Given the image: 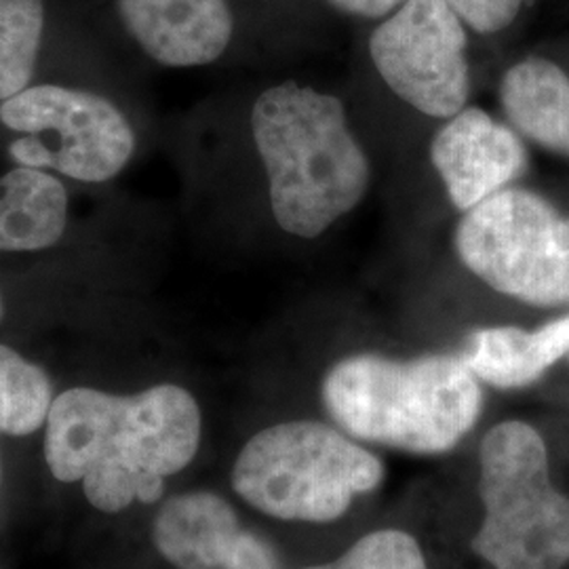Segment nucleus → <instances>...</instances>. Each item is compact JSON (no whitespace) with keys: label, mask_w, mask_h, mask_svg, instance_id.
Returning a JSON list of instances; mask_svg holds the SVG:
<instances>
[{"label":"nucleus","mask_w":569,"mask_h":569,"mask_svg":"<svg viewBox=\"0 0 569 569\" xmlns=\"http://www.w3.org/2000/svg\"><path fill=\"white\" fill-rule=\"evenodd\" d=\"M201 428L197 399L178 385L127 397L70 388L49 411L44 460L61 483L82 481L91 507L121 512L163 496L164 479L197 456Z\"/></svg>","instance_id":"f257e3e1"},{"label":"nucleus","mask_w":569,"mask_h":569,"mask_svg":"<svg viewBox=\"0 0 569 569\" xmlns=\"http://www.w3.org/2000/svg\"><path fill=\"white\" fill-rule=\"evenodd\" d=\"M0 319H2V296H0Z\"/></svg>","instance_id":"aec40b11"},{"label":"nucleus","mask_w":569,"mask_h":569,"mask_svg":"<svg viewBox=\"0 0 569 569\" xmlns=\"http://www.w3.org/2000/svg\"><path fill=\"white\" fill-rule=\"evenodd\" d=\"M249 124L272 218L289 237L315 241L363 203L373 169L338 96L279 82L258 96Z\"/></svg>","instance_id":"f03ea898"},{"label":"nucleus","mask_w":569,"mask_h":569,"mask_svg":"<svg viewBox=\"0 0 569 569\" xmlns=\"http://www.w3.org/2000/svg\"><path fill=\"white\" fill-rule=\"evenodd\" d=\"M119 13L143 53L167 68L220 60L234 32L228 0H119Z\"/></svg>","instance_id":"9b49d317"},{"label":"nucleus","mask_w":569,"mask_h":569,"mask_svg":"<svg viewBox=\"0 0 569 569\" xmlns=\"http://www.w3.org/2000/svg\"><path fill=\"white\" fill-rule=\"evenodd\" d=\"M428 157L458 213H467L515 186L529 164L523 138L509 122L470 103L441 121L428 146Z\"/></svg>","instance_id":"1a4fd4ad"},{"label":"nucleus","mask_w":569,"mask_h":569,"mask_svg":"<svg viewBox=\"0 0 569 569\" xmlns=\"http://www.w3.org/2000/svg\"><path fill=\"white\" fill-rule=\"evenodd\" d=\"M0 122L21 133L9 143L16 163L51 169L77 182L117 178L136 150L127 117L91 91L58 84L28 87L0 102Z\"/></svg>","instance_id":"0eeeda50"},{"label":"nucleus","mask_w":569,"mask_h":569,"mask_svg":"<svg viewBox=\"0 0 569 569\" xmlns=\"http://www.w3.org/2000/svg\"><path fill=\"white\" fill-rule=\"evenodd\" d=\"M321 399L352 439L437 456L475 428L483 390L460 352L411 359L357 352L327 369Z\"/></svg>","instance_id":"7ed1b4c3"},{"label":"nucleus","mask_w":569,"mask_h":569,"mask_svg":"<svg viewBox=\"0 0 569 569\" xmlns=\"http://www.w3.org/2000/svg\"><path fill=\"white\" fill-rule=\"evenodd\" d=\"M369 58L395 98L435 121L470 102L468 28L446 0H406L369 34Z\"/></svg>","instance_id":"6e6552de"},{"label":"nucleus","mask_w":569,"mask_h":569,"mask_svg":"<svg viewBox=\"0 0 569 569\" xmlns=\"http://www.w3.org/2000/svg\"><path fill=\"white\" fill-rule=\"evenodd\" d=\"M569 352V315L538 329L498 326L475 329L460 350L481 385L517 390L538 382Z\"/></svg>","instance_id":"f8f14e48"},{"label":"nucleus","mask_w":569,"mask_h":569,"mask_svg":"<svg viewBox=\"0 0 569 569\" xmlns=\"http://www.w3.org/2000/svg\"><path fill=\"white\" fill-rule=\"evenodd\" d=\"M42 0H0V102L28 89L41 49Z\"/></svg>","instance_id":"dca6fc26"},{"label":"nucleus","mask_w":569,"mask_h":569,"mask_svg":"<svg viewBox=\"0 0 569 569\" xmlns=\"http://www.w3.org/2000/svg\"><path fill=\"white\" fill-rule=\"evenodd\" d=\"M68 224V192L42 169L16 167L0 178V251H41Z\"/></svg>","instance_id":"4468645a"},{"label":"nucleus","mask_w":569,"mask_h":569,"mask_svg":"<svg viewBox=\"0 0 569 569\" xmlns=\"http://www.w3.org/2000/svg\"><path fill=\"white\" fill-rule=\"evenodd\" d=\"M336 11L367 21H382L406 0H326Z\"/></svg>","instance_id":"6ab92c4d"},{"label":"nucleus","mask_w":569,"mask_h":569,"mask_svg":"<svg viewBox=\"0 0 569 569\" xmlns=\"http://www.w3.org/2000/svg\"><path fill=\"white\" fill-rule=\"evenodd\" d=\"M510 127L531 143L569 159V74L547 58L512 63L498 87Z\"/></svg>","instance_id":"ddd939ff"},{"label":"nucleus","mask_w":569,"mask_h":569,"mask_svg":"<svg viewBox=\"0 0 569 569\" xmlns=\"http://www.w3.org/2000/svg\"><path fill=\"white\" fill-rule=\"evenodd\" d=\"M568 359H569V352H568Z\"/></svg>","instance_id":"412c9836"},{"label":"nucleus","mask_w":569,"mask_h":569,"mask_svg":"<svg viewBox=\"0 0 569 569\" xmlns=\"http://www.w3.org/2000/svg\"><path fill=\"white\" fill-rule=\"evenodd\" d=\"M483 523L472 550L493 569H563L569 563V498L552 486L549 451L528 422L489 428L479 446Z\"/></svg>","instance_id":"39448f33"},{"label":"nucleus","mask_w":569,"mask_h":569,"mask_svg":"<svg viewBox=\"0 0 569 569\" xmlns=\"http://www.w3.org/2000/svg\"><path fill=\"white\" fill-rule=\"evenodd\" d=\"M453 253L491 291L538 308L569 306V216L510 186L453 228Z\"/></svg>","instance_id":"423d86ee"},{"label":"nucleus","mask_w":569,"mask_h":569,"mask_svg":"<svg viewBox=\"0 0 569 569\" xmlns=\"http://www.w3.org/2000/svg\"><path fill=\"white\" fill-rule=\"evenodd\" d=\"M53 401V385L44 369L0 345V432L11 437L37 432Z\"/></svg>","instance_id":"2eb2a0df"},{"label":"nucleus","mask_w":569,"mask_h":569,"mask_svg":"<svg viewBox=\"0 0 569 569\" xmlns=\"http://www.w3.org/2000/svg\"><path fill=\"white\" fill-rule=\"evenodd\" d=\"M382 460L338 428L289 420L253 435L232 467L247 505L293 523H331L385 481Z\"/></svg>","instance_id":"20e7f679"},{"label":"nucleus","mask_w":569,"mask_h":569,"mask_svg":"<svg viewBox=\"0 0 569 569\" xmlns=\"http://www.w3.org/2000/svg\"><path fill=\"white\" fill-rule=\"evenodd\" d=\"M302 569H428L418 540L401 529H378L359 538L342 557Z\"/></svg>","instance_id":"f3484780"},{"label":"nucleus","mask_w":569,"mask_h":569,"mask_svg":"<svg viewBox=\"0 0 569 569\" xmlns=\"http://www.w3.org/2000/svg\"><path fill=\"white\" fill-rule=\"evenodd\" d=\"M154 547L178 569H281L277 550L241 523L211 491L167 500L152 528Z\"/></svg>","instance_id":"9d476101"},{"label":"nucleus","mask_w":569,"mask_h":569,"mask_svg":"<svg viewBox=\"0 0 569 569\" xmlns=\"http://www.w3.org/2000/svg\"><path fill=\"white\" fill-rule=\"evenodd\" d=\"M470 32L491 37L510 28L528 0H446Z\"/></svg>","instance_id":"a211bd4d"}]
</instances>
